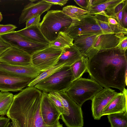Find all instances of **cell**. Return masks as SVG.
<instances>
[{"label": "cell", "instance_id": "25", "mask_svg": "<svg viewBox=\"0 0 127 127\" xmlns=\"http://www.w3.org/2000/svg\"><path fill=\"white\" fill-rule=\"evenodd\" d=\"M107 118L110 127H127V112L110 114Z\"/></svg>", "mask_w": 127, "mask_h": 127}, {"label": "cell", "instance_id": "23", "mask_svg": "<svg viewBox=\"0 0 127 127\" xmlns=\"http://www.w3.org/2000/svg\"><path fill=\"white\" fill-rule=\"evenodd\" d=\"M73 39L64 32L59 33L56 39L50 42V46L56 49L62 50L73 45Z\"/></svg>", "mask_w": 127, "mask_h": 127}, {"label": "cell", "instance_id": "9", "mask_svg": "<svg viewBox=\"0 0 127 127\" xmlns=\"http://www.w3.org/2000/svg\"><path fill=\"white\" fill-rule=\"evenodd\" d=\"M62 51V50L54 48L49 45L32 55L31 64L42 72L56 64Z\"/></svg>", "mask_w": 127, "mask_h": 127}, {"label": "cell", "instance_id": "4", "mask_svg": "<svg viewBox=\"0 0 127 127\" xmlns=\"http://www.w3.org/2000/svg\"><path fill=\"white\" fill-rule=\"evenodd\" d=\"M73 82L70 66H64L34 87L42 92H65Z\"/></svg>", "mask_w": 127, "mask_h": 127}, {"label": "cell", "instance_id": "20", "mask_svg": "<svg viewBox=\"0 0 127 127\" xmlns=\"http://www.w3.org/2000/svg\"><path fill=\"white\" fill-rule=\"evenodd\" d=\"M83 56L79 49L73 44V45L62 50L56 64H66L67 66H70Z\"/></svg>", "mask_w": 127, "mask_h": 127}, {"label": "cell", "instance_id": "38", "mask_svg": "<svg viewBox=\"0 0 127 127\" xmlns=\"http://www.w3.org/2000/svg\"><path fill=\"white\" fill-rule=\"evenodd\" d=\"M2 19L3 17L2 15L1 12H0V22L2 20Z\"/></svg>", "mask_w": 127, "mask_h": 127}, {"label": "cell", "instance_id": "36", "mask_svg": "<svg viewBox=\"0 0 127 127\" xmlns=\"http://www.w3.org/2000/svg\"><path fill=\"white\" fill-rule=\"evenodd\" d=\"M10 119L2 116L0 117V127H6L10 122Z\"/></svg>", "mask_w": 127, "mask_h": 127}, {"label": "cell", "instance_id": "10", "mask_svg": "<svg viewBox=\"0 0 127 127\" xmlns=\"http://www.w3.org/2000/svg\"><path fill=\"white\" fill-rule=\"evenodd\" d=\"M34 79L0 70V90L16 92L28 87Z\"/></svg>", "mask_w": 127, "mask_h": 127}, {"label": "cell", "instance_id": "16", "mask_svg": "<svg viewBox=\"0 0 127 127\" xmlns=\"http://www.w3.org/2000/svg\"><path fill=\"white\" fill-rule=\"evenodd\" d=\"M98 35L91 34L78 36L73 39V44L79 49L83 56L88 58L98 51L93 47Z\"/></svg>", "mask_w": 127, "mask_h": 127}, {"label": "cell", "instance_id": "14", "mask_svg": "<svg viewBox=\"0 0 127 127\" xmlns=\"http://www.w3.org/2000/svg\"><path fill=\"white\" fill-rule=\"evenodd\" d=\"M48 93L42 92L41 110L45 123L48 125H52L59 121L61 114L49 97Z\"/></svg>", "mask_w": 127, "mask_h": 127}, {"label": "cell", "instance_id": "8", "mask_svg": "<svg viewBox=\"0 0 127 127\" xmlns=\"http://www.w3.org/2000/svg\"><path fill=\"white\" fill-rule=\"evenodd\" d=\"M0 36L11 46L21 49L31 56L49 46L32 41L15 31L0 35Z\"/></svg>", "mask_w": 127, "mask_h": 127}, {"label": "cell", "instance_id": "27", "mask_svg": "<svg viewBox=\"0 0 127 127\" xmlns=\"http://www.w3.org/2000/svg\"><path fill=\"white\" fill-rule=\"evenodd\" d=\"M64 66H67L66 64H57L41 72L36 78L33 79L28 85V86L34 87L37 83L49 76Z\"/></svg>", "mask_w": 127, "mask_h": 127}, {"label": "cell", "instance_id": "1", "mask_svg": "<svg viewBox=\"0 0 127 127\" xmlns=\"http://www.w3.org/2000/svg\"><path fill=\"white\" fill-rule=\"evenodd\" d=\"M87 72L91 79L104 88L122 92L127 85V52L117 48L98 51L88 58Z\"/></svg>", "mask_w": 127, "mask_h": 127}, {"label": "cell", "instance_id": "39", "mask_svg": "<svg viewBox=\"0 0 127 127\" xmlns=\"http://www.w3.org/2000/svg\"><path fill=\"white\" fill-rule=\"evenodd\" d=\"M3 39L0 36V40Z\"/></svg>", "mask_w": 127, "mask_h": 127}, {"label": "cell", "instance_id": "2", "mask_svg": "<svg viewBox=\"0 0 127 127\" xmlns=\"http://www.w3.org/2000/svg\"><path fill=\"white\" fill-rule=\"evenodd\" d=\"M42 96V92L29 86L14 95L6 115L13 127H63L59 121L52 125L45 123L41 110Z\"/></svg>", "mask_w": 127, "mask_h": 127}, {"label": "cell", "instance_id": "40", "mask_svg": "<svg viewBox=\"0 0 127 127\" xmlns=\"http://www.w3.org/2000/svg\"></svg>", "mask_w": 127, "mask_h": 127}, {"label": "cell", "instance_id": "12", "mask_svg": "<svg viewBox=\"0 0 127 127\" xmlns=\"http://www.w3.org/2000/svg\"><path fill=\"white\" fill-rule=\"evenodd\" d=\"M31 56L22 50L11 46L0 56V62L10 65L26 66L31 64Z\"/></svg>", "mask_w": 127, "mask_h": 127}, {"label": "cell", "instance_id": "3", "mask_svg": "<svg viewBox=\"0 0 127 127\" xmlns=\"http://www.w3.org/2000/svg\"><path fill=\"white\" fill-rule=\"evenodd\" d=\"M72 20L62 10H51L47 12L38 26L43 35L50 43L56 39L60 32H65Z\"/></svg>", "mask_w": 127, "mask_h": 127}, {"label": "cell", "instance_id": "24", "mask_svg": "<svg viewBox=\"0 0 127 127\" xmlns=\"http://www.w3.org/2000/svg\"><path fill=\"white\" fill-rule=\"evenodd\" d=\"M14 95L8 92H0V115H6L13 102Z\"/></svg>", "mask_w": 127, "mask_h": 127}, {"label": "cell", "instance_id": "22", "mask_svg": "<svg viewBox=\"0 0 127 127\" xmlns=\"http://www.w3.org/2000/svg\"><path fill=\"white\" fill-rule=\"evenodd\" d=\"M88 60V57L83 56L70 66L73 82L82 77L83 74L87 72Z\"/></svg>", "mask_w": 127, "mask_h": 127}, {"label": "cell", "instance_id": "32", "mask_svg": "<svg viewBox=\"0 0 127 127\" xmlns=\"http://www.w3.org/2000/svg\"><path fill=\"white\" fill-rule=\"evenodd\" d=\"M127 0H125L123 9L122 19V24L123 27L127 29Z\"/></svg>", "mask_w": 127, "mask_h": 127}, {"label": "cell", "instance_id": "13", "mask_svg": "<svg viewBox=\"0 0 127 127\" xmlns=\"http://www.w3.org/2000/svg\"><path fill=\"white\" fill-rule=\"evenodd\" d=\"M123 0H88L86 10L88 14L94 15L104 11L108 16L117 19L115 15L116 6Z\"/></svg>", "mask_w": 127, "mask_h": 127}, {"label": "cell", "instance_id": "21", "mask_svg": "<svg viewBox=\"0 0 127 127\" xmlns=\"http://www.w3.org/2000/svg\"><path fill=\"white\" fill-rule=\"evenodd\" d=\"M19 33L36 42L49 45L50 42L46 39L38 26H33L17 31Z\"/></svg>", "mask_w": 127, "mask_h": 127}, {"label": "cell", "instance_id": "28", "mask_svg": "<svg viewBox=\"0 0 127 127\" xmlns=\"http://www.w3.org/2000/svg\"><path fill=\"white\" fill-rule=\"evenodd\" d=\"M120 38L119 43L116 48L121 51L126 52L127 49V34L120 33Z\"/></svg>", "mask_w": 127, "mask_h": 127}, {"label": "cell", "instance_id": "7", "mask_svg": "<svg viewBox=\"0 0 127 127\" xmlns=\"http://www.w3.org/2000/svg\"><path fill=\"white\" fill-rule=\"evenodd\" d=\"M51 93L61 100L68 112L67 116L62 120L67 127H83L84 121L81 107L65 92Z\"/></svg>", "mask_w": 127, "mask_h": 127}, {"label": "cell", "instance_id": "35", "mask_svg": "<svg viewBox=\"0 0 127 127\" xmlns=\"http://www.w3.org/2000/svg\"><path fill=\"white\" fill-rule=\"evenodd\" d=\"M88 0H74L76 3L81 7L82 9L86 10L87 8Z\"/></svg>", "mask_w": 127, "mask_h": 127}, {"label": "cell", "instance_id": "5", "mask_svg": "<svg viewBox=\"0 0 127 127\" xmlns=\"http://www.w3.org/2000/svg\"><path fill=\"white\" fill-rule=\"evenodd\" d=\"M103 88L94 80L81 77L73 82L65 93L81 107L86 101L92 100Z\"/></svg>", "mask_w": 127, "mask_h": 127}, {"label": "cell", "instance_id": "26", "mask_svg": "<svg viewBox=\"0 0 127 127\" xmlns=\"http://www.w3.org/2000/svg\"><path fill=\"white\" fill-rule=\"evenodd\" d=\"M62 10L72 19H78L81 16L88 13L87 10L73 5H67L64 7Z\"/></svg>", "mask_w": 127, "mask_h": 127}, {"label": "cell", "instance_id": "30", "mask_svg": "<svg viewBox=\"0 0 127 127\" xmlns=\"http://www.w3.org/2000/svg\"><path fill=\"white\" fill-rule=\"evenodd\" d=\"M41 15L38 14L34 16L26 22V28L31 26H38L40 23Z\"/></svg>", "mask_w": 127, "mask_h": 127}, {"label": "cell", "instance_id": "37", "mask_svg": "<svg viewBox=\"0 0 127 127\" xmlns=\"http://www.w3.org/2000/svg\"><path fill=\"white\" fill-rule=\"evenodd\" d=\"M6 127H13L11 123L9 122Z\"/></svg>", "mask_w": 127, "mask_h": 127}, {"label": "cell", "instance_id": "11", "mask_svg": "<svg viewBox=\"0 0 127 127\" xmlns=\"http://www.w3.org/2000/svg\"><path fill=\"white\" fill-rule=\"evenodd\" d=\"M119 93L110 88H104L94 96L92 100V110L95 120L100 119L105 107Z\"/></svg>", "mask_w": 127, "mask_h": 127}, {"label": "cell", "instance_id": "31", "mask_svg": "<svg viewBox=\"0 0 127 127\" xmlns=\"http://www.w3.org/2000/svg\"><path fill=\"white\" fill-rule=\"evenodd\" d=\"M17 27L11 24L6 25L0 24V35L4 34L14 31Z\"/></svg>", "mask_w": 127, "mask_h": 127}, {"label": "cell", "instance_id": "18", "mask_svg": "<svg viewBox=\"0 0 127 127\" xmlns=\"http://www.w3.org/2000/svg\"><path fill=\"white\" fill-rule=\"evenodd\" d=\"M125 88L112 99L103 109L102 116L118 113L127 112V92Z\"/></svg>", "mask_w": 127, "mask_h": 127}, {"label": "cell", "instance_id": "19", "mask_svg": "<svg viewBox=\"0 0 127 127\" xmlns=\"http://www.w3.org/2000/svg\"><path fill=\"white\" fill-rule=\"evenodd\" d=\"M120 33L104 34L98 35L94 44V48L99 51L116 48L120 39Z\"/></svg>", "mask_w": 127, "mask_h": 127}, {"label": "cell", "instance_id": "34", "mask_svg": "<svg viewBox=\"0 0 127 127\" xmlns=\"http://www.w3.org/2000/svg\"><path fill=\"white\" fill-rule=\"evenodd\" d=\"M52 5H58L62 6L65 5L68 1V0H45Z\"/></svg>", "mask_w": 127, "mask_h": 127}, {"label": "cell", "instance_id": "17", "mask_svg": "<svg viewBox=\"0 0 127 127\" xmlns=\"http://www.w3.org/2000/svg\"><path fill=\"white\" fill-rule=\"evenodd\" d=\"M0 70L34 79L37 77L42 72L32 64L26 66L15 65L1 62H0Z\"/></svg>", "mask_w": 127, "mask_h": 127}, {"label": "cell", "instance_id": "6", "mask_svg": "<svg viewBox=\"0 0 127 127\" xmlns=\"http://www.w3.org/2000/svg\"><path fill=\"white\" fill-rule=\"evenodd\" d=\"M69 26L65 31L73 39L80 35L104 34L94 15L87 14L77 19H72Z\"/></svg>", "mask_w": 127, "mask_h": 127}, {"label": "cell", "instance_id": "15", "mask_svg": "<svg viewBox=\"0 0 127 127\" xmlns=\"http://www.w3.org/2000/svg\"><path fill=\"white\" fill-rule=\"evenodd\" d=\"M52 5L45 0H39L35 3L31 2L25 5L22 10L19 17V24H22L37 14L41 15L50 9Z\"/></svg>", "mask_w": 127, "mask_h": 127}, {"label": "cell", "instance_id": "29", "mask_svg": "<svg viewBox=\"0 0 127 127\" xmlns=\"http://www.w3.org/2000/svg\"><path fill=\"white\" fill-rule=\"evenodd\" d=\"M125 0H123L122 2L118 4L115 9V15L116 17L118 23L123 27L122 19Z\"/></svg>", "mask_w": 127, "mask_h": 127}, {"label": "cell", "instance_id": "33", "mask_svg": "<svg viewBox=\"0 0 127 127\" xmlns=\"http://www.w3.org/2000/svg\"><path fill=\"white\" fill-rule=\"evenodd\" d=\"M11 45L3 39L0 40V56Z\"/></svg>", "mask_w": 127, "mask_h": 127}]
</instances>
